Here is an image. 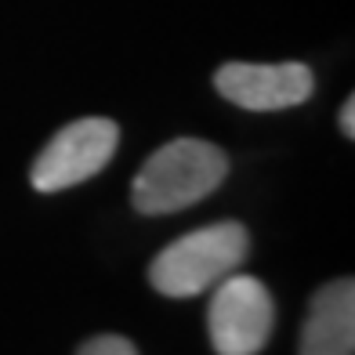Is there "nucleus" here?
<instances>
[{
	"label": "nucleus",
	"mask_w": 355,
	"mask_h": 355,
	"mask_svg": "<svg viewBox=\"0 0 355 355\" xmlns=\"http://www.w3.org/2000/svg\"><path fill=\"white\" fill-rule=\"evenodd\" d=\"M229 174V156L221 145L203 138H174L145 159L135 174L138 214H174L207 200Z\"/></svg>",
	"instance_id": "nucleus-1"
},
{
	"label": "nucleus",
	"mask_w": 355,
	"mask_h": 355,
	"mask_svg": "<svg viewBox=\"0 0 355 355\" xmlns=\"http://www.w3.org/2000/svg\"><path fill=\"white\" fill-rule=\"evenodd\" d=\"M247 250L250 236L239 221L203 225V229L167 243L153 257L149 283L164 297H196L243 265Z\"/></svg>",
	"instance_id": "nucleus-2"
},
{
	"label": "nucleus",
	"mask_w": 355,
	"mask_h": 355,
	"mask_svg": "<svg viewBox=\"0 0 355 355\" xmlns=\"http://www.w3.org/2000/svg\"><path fill=\"white\" fill-rule=\"evenodd\" d=\"M214 297L207 309V330L218 355H257L276 327V304L261 279L229 272L214 283Z\"/></svg>",
	"instance_id": "nucleus-3"
},
{
	"label": "nucleus",
	"mask_w": 355,
	"mask_h": 355,
	"mask_svg": "<svg viewBox=\"0 0 355 355\" xmlns=\"http://www.w3.org/2000/svg\"><path fill=\"white\" fill-rule=\"evenodd\" d=\"M116 145H120V127L105 116H84L76 123H66L33 159L29 182L37 192L73 189L94 178L102 167H109V159L116 156Z\"/></svg>",
	"instance_id": "nucleus-4"
},
{
	"label": "nucleus",
	"mask_w": 355,
	"mask_h": 355,
	"mask_svg": "<svg viewBox=\"0 0 355 355\" xmlns=\"http://www.w3.org/2000/svg\"><path fill=\"white\" fill-rule=\"evenodd\" d=\"M214 87L225 102L250 112H279L312 98L315 76L304 62H276V66H254V62H229L214 73Z\"/></svg>",
	"instance_id": "nucleus-5"
},
{
	"label": "nucleus",
	"mask_w": 355,
	"mask_h": 355,
	"mask_svg": "<svg viewBox=\"0 0 355 355\" xmlns=\"http://www.w3.org/2000/svg\"><path fill=\"white\" fill-rule=\"evenodd\" d=\"M301 355H352L355 352V283L334 279L315 290L301 327Z\"/></svg>",
	"instance_id": "nucleus-6"
},
{
	"label": "nucleus",
	"mask_w": 355,
	"mask_h": 355,
	"mask_svg": "<svg viewBox=\"0 0 355 355\" xmlns=\"http://www.w3.org/2000/svg\"><path fill=\"white\" fill-rule=\"evenodd\" d=\"M76 355H138V348L120 334H102V337H91V341L80 345Z\"/></svg>",
	"instance_id": "nucleus-7"
},
{
	"label": "nucleus",
	"mask_w": 355,
	"mask_h": 355,
	"mask_svg": "<svg viewBox=\"0 0 355 355\" xmlns=\"http://www.w3.org/2000/svg\"><path fill=\"white\" fill-rule=\"evenodd\" d=\"M337 123H341V135L345 138H355V94H348L341 112H337Z\"/></svg>",
	"instance_id": "nucleus-8"
}]
</instances>
